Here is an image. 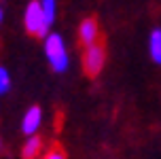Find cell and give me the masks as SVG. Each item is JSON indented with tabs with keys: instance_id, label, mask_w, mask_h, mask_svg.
I'll list each match as a JSON object with an SVG mask.
<instances>
[{
	"instance_id": "cell-1",
	"label": "cell",
	"mask_w": 161,
	"mask_h": 159,
	"mask_svg": "<svg viewBox=\"0 0 161 159\" xmlns=\"http://www.w3.org/2000/svg\"><path fill=\"white\" fill-rule=\"evenodd\" d=\"M45 55L49 60V66L55 72H66L68 66H70V57H68V49H66V43L62 38V34H55V32H49V36L45 38Z\"/></svg>"
},
{
	"instance_id": "cell-12",
	"label": "cell",
	"mask_w": 161,
	"mask_h": 159,
	"mask_svg": "<svg viewBox=\"0 0 161 159\" xmlns=\"http://www.w3.org/2000/svg\"><path fill=\"white\" fill-rule=\"evenodd\" d=\"M0 151H2V142H0Z\"/></svg>"
},
{
	"instance_id": "cell-4",
	"label": "cell",
	"mask_w": 161,
	"mask_h": 159,
	"mask_svg": "<svg viewBox=\"0 0 161 159\" xmlns=\"http://www.w3.org/2000/svg\"><path fill=\"white\" fill-rule=\"evenodd\" d=\"M40 123H42V111H40L38 106H32V108H28V112L21 119V132L28 138H32V136H36Z\"/></svg>"
},
{
	"instance_id": "cell-7",
	"label": "cell",
	"mask_w": 161,
	"mask_h": 159,
	"mask_svg": "<svg viewBox=\"0 0 161 159\" xmlns=\"http://www.w3.org/2000/svg\"><path fill=\"white\" fill-rule=\"evenodd\" d=\"M42 151V140H40L38 136H32V138H28L24 144V149H21V157L24 159H36Z\"/></svg>"
},
{
	"instance_id": "cell-3",
	"label": "cell",
	"mask_w": 161,
	"mask_h": 159,
	"mask_svg": "<svg viewBox=\"0 0 161 159\" xmlns=\"http://www.w3.org/2000/svg\"><path fill=\"white\" fill-rule=\"evenodd\" d=\"M104 62H106V49L104 45H91V47L85 49V53H83V68L87 72L89 77H97L102 68H104Z\"/></svg>"
},
{
	"instance_id": "cell-9",
	"label": "cell",
	"mask_w": 161,
	"mask_h": 159,
	"mask_svg": "<svg viewBox=\"0 0 161 159\" xmlns=\"http://www.w3.org/2000/svg\"><path fill=\"white\" fill-rule=\"evenodd\" d=\"M11 89V74L4 66H0V95H4Z\"/></svg>"
},
{
	"instance_id": "cell-6",
	"label": "cell",
	"mask_w": 161,
	"mask_h": 159,
	"mask_svg": "<svg viewBox=\"0 0 161 159\" xmlns=\"http://www.w3.org/2000/svg\"><path fill=\"white\" fill-rule=\"evenodd\" d=\"M148 53L155 64L161 66V28H155L148 36Z\"/></svg>"
},
{
	"instance_id": "cell-8",
	"label": "cell",
	"mask_w": 161,
	"mask_h": 159,
	"mask_svg": "<svg viewBox=\"0 0 161 159\" xmlns=\"http://www.w3.org/2000/svg\"><path fill=\"white\" fill-rule=\"evenodd\" d=\"M40 9H42L45 26H47V28H51V26H53V21H55V17H57V4L53 2V0H42V2H40Z\"/></svg>"
},
{
	"instance_id": "cell-10",
	"label": "cell",
	"mask_w": 161,
	"mask_h": 159,
	"mask_svg": "<svg viewBox=\"0 0 161 159\" xmlns=\"http://www.w3.org/2000/svg\"><path fill=\"white\" fill-rule=\"evenodd\" d=\"M45 159H66V153H64V149L53 146V149H51V151L45 155Z\"/></svg>"
},
{
	"instance_id": "cell-11",
	"label": "cell",
	"mask_w": 161,
	"mask_h": 159,
	"mask_svg": "<svg viewBox=\"0 0 161 159\" xmlns=\"http://www.w3.org/2000/svg\"><path fill=\"white\" fill-rule=\"evenodd\" d=\"M2 19H4V11H2V7H0V24H2Z\"/></svg>"
},
{
	"instance_id": "cell-2",
	"label": "cell",
	"mask_w": 161,
	"mask_h": 159,
	"mask_svg": "<svg viewBox=\"0 0 161 159\" xmlns=\"http://www.w3.org/2000/svg\"><path fill=\"white\" fill-rule=\"evenodd\" d=\"M24 26H25V30H28V34H34V36H40V38H47L49 36V28L45 26V17H42L40 2H30L25 7Z\"/></svg>"
},
{
	"instance_id": "cell-5",
	"label": "cell",
	"mask_w": 161,
	"mask_h": 159,
	"mask_svg": "<svg viewBox=\"0 0 161 159\" xmlns=\"http://www.w3.org/2000/svg\"><path fill=\"white\" fill-rule=\"evenodd\" d=\"M97 36H100V28H97L96 19H93V17L83 19V24L79 26V38H80V43L85 45V49L91 47V45H96Z\"/></svg>"
}]
</instances>
